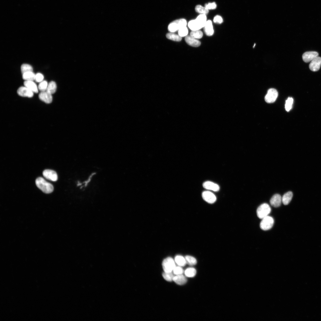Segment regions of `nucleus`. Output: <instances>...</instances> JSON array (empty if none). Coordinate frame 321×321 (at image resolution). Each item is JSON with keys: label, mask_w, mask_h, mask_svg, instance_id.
<instances>
[{"label": "nucleus", "mask_w": 321, "mask_h": 321, "mask_svg": "<svg viewBox=\"0 0 321 321\" xmlns=\"http://www.w3.org/2000/svg\"><path fill=\"white\" fill-rule=\"evenodd\" d=\"M207 21L206 15L200 14L196 19L190 21L188 26L192 31L199 30L204 27Z\"/></svg>", "instance_id": "f257e3e1"}, {"label": "nucleus", "mask_w": 321, "mask_h": 321, "mask_svg": "<svg viewBox=\"0 0 321 321\" xmlns=\"http://www.w3.org/2000/svg\"><path fill=\"white\" fill-rule=\"evenodd\" d=\"M35 183L37 187L45 193H49L53 191V185L42 177L37 178Z\"/></svg>", "instance_id": "f03ea898"}, {"label": "nucleus", "mask_w": 321, "mask_h": 321, "mask_svg": "<svg viewBox=\"0 0 321 321\" xmlns=\"http://www.w3.org/2000/svg\"><path fill=\"white\" fill-rule=\"evenodd\" d=\"M187 21L185 19L183 18L175 20L171 23L168 26V30L171 32H174L181 28L186 26L187 25Z\"/></svg>", "instance_id": "7ed1b4c3"}, {"label": "nucleus", "mask_w": 321, "mask_h": 321, "mask_svg": "<svg viewBox=\"0 0 321 321\" xmlns=\"http://www.w3.org/2000/svg\"><path fill=\"white\" fill-rule=\"evenodd\" d=\"M271 211V208L268 204L266 203H263L260 205L257 208V215L259 218L262 219L268 216Z\"/></svg>", "instance_id": "20e7f679"}, {"label": "nucleus", "mask_w": 321, "mask_h": 321, "mask_svg": "<svg viewBox=\"0 0 321 321\" xmlns=\"http://www.w3.org/2000/svg\"><path fill=\"white\" fill-rule=\"evenodd\" d=\"M162 267L164 272H172L176 267L175 261L171 257H168L163 261Z\"/></svg>", "instance_id": "39448f33"}, {"label": "nucleus", "mask_w": 321, "mask_h": 321, "mask_svg": "<svg viewBox=\"0 0 321 321\" xmlns=\"http://www.w3.org/2000/svg\"><path fill=\"white\" fill-rule=\"evenodd\" d=\"M274 222L273 218L268 215L262 219L260 223V226L262 230H267L272 228Z\"/></svg>", "instance_id": "423d86ee"}, {"label": "nucleus", "mask_w": 321, "mask_h": 321, "mask_svg": "<svg viewBox=\"0 0 321 321\" xmlns=\"http://www.w3.org/2000/svg\"><path fill=\"white\" fill-rule=\"evenodd\" d=\"M278 96V92L276 89L274 88L269 89L268 91L265 99V101L268 103L274 102Z\"/></svg>", "instance_id": "0eeeda50"}, {"label": "nucleus", "mask_w": 321, "mask_h": 321, "mask_svg": "<svg viewBox=\"0 0 321 321\" xmlns=\"http://www.w3.org/2000/svg\"><path fill=\"white\" fill-rule=\"evenodd\" d=\"M321 66V57L318 56L311 62L309 68L311 70L315 72L320 69Z\"/></svg>", "instance_id": "6e6552de"}, {"label": "nucleus", "mask_w": 321, "mask_h": 321, "mask_svg": "<svg viewBox=\"0 0 321 321\" xmlns=\"http://www.w3.org/2000/svg\"><path fill=\"white\" fill-rule=\"evenodd\" d=\"M43 176L49 180L56 181L57 180L58 176L56 173L54 171L50 169L44 170L43 173Z\"/></svg>", "instance_id": "1a4fd4ad"}, {"label": "nucleus", "mask_w": 321, "mask_h": 321, "mask_svg": "<svg viewBox=\"0 0 321 321\" xmlns=\"http://www.w3.org/2000/svg\"><path fill=\"white\" fill-rule=\"evenodd\" d=\"M17 92L19 95L23 97H31L34 95V92L25 86L20 87Z\"/></svg>", "instance_id": "9d476101"}, {"label": "nucleus", "mask_w": 321, "mask_h": 321, "mask_svg": "<svg viewBox=\"0 0 321 321\" xmlns=\"http://www.w3.org/2000/svg\"><path fill=\"white\" fill-rule=\"evenodd\" d=\"M202 196L203 199L208 203H213L216 201V196L210 191H204L203 192Z\"/></svg>", "instance_id": "9b49d317"}, {"label": "nucleus", "mask_w": 321, "mask_h": 321, "mask_svg": "<svg viewBox=\"0 0 321 321\" xmlns=\"http://www.w3.org/2000/svg\"><path fill=\"white\" fill-rule=\"evenodd\" d=\"M318 56V53L314 51H307L304 53L302 55L303 61L305 62H311L315 58Z\"/></svg>", "instance_id": "f8f14e48"}, {"label": "nucleus", "mask_w": 321, "mask_h": 321, "mask_svg": "<svg viewBox=\"0 0 321 321\" xmlns=\"http://www.w3.org/2000/svg\"><path fill=\"white\" fill-rule=\"evenodd\" d=\"M39 99L46 103H50L52 101V95L46 91L41 92L39 95Z\"/></svg>", "instance_id": "ddd939ff"}, {"label": "nucleus", "mask_w": 321, "mask_h": 321, "mask_svg": "<svg viewBox=\"0 0 321 321\" xmlns=\"http://www.w3.org/2000/svg\"><path fill=\"white\" fill-rule=\"evenodd\" d=\"M282 202V197L281 195L278 194L273 195L270 200V204L275 207H279Z\"/></svg>", "instance_id": "4468645a"}, {"label": "nucleus", "mask_w": 321, "mask_h": 321, "mask_svg": "<svg viewBox=\"0 0 321 321\" xmlns=\"http://www.w3.org/2000/svg\"><path fill=\"white\" fill-rule=\"evenodd\" d=\"M185 40L188 45L193 47H198L201 45L200 41L191 35L185 36Z\"/></svg>", "instance_id": "2eb2a0df"}, {"label": "nucleus", "mask_w": 321, "mask_h": 321, "mask_svg": "<svg viewBox=\"0 0 321 321\" xmlns=\"http://www.w3.org/2000/svg\"><path fill=\"white\" fill-rule=\"evenodd\" d=\"M203 186V187L207 190H211L214 191H217L219 190V185L213 182L207 181L204 182Z\"/></svg>", "instance_id": "dca6fc26"}, {"label": "nucleus", "mask_w": 321, "mask_h": 321, "mask_svg": "<svg viewBox=\"0 0 321 321\" xmlns=\"http://www.w3.org/2000/svg\"><path fill=\"white\" fill-rule=\"evenodd\" d=\"M204 31L205 34L208 36H211L214 33V30L212 22L211 20L207 21L204 27Z\"/></svg>", "instance_id": "f3484780"}, {"label": "nucleus", "mask_w": 321, "mask_h": 321, "mask_svg": "<svg viewBox=\"0 0 321 321\" xmlns=\"http://www.w3.org/2000/svg\"><path fill=\"white\" fill-rule=\"evenodd\" d=\"M24 85L33 92L37 93L38 92V87L33 81H25L24 82Z\"/></svg>", "instance_id": "a211bd4d"}, {"label": "nucleus", "mask_w": 321, "mask_h": 321, "mask_svg": "<svg viewBox=\"0 0 321 321\" xmlns=\"http://www.w3.org/2000/svg\"><path fill=\"white\" fill-rule=\"evenodd\" d=\"M186 277L183 274L175 275L174 277L173 281L178 285H183L187 282V279Z\"/></svg>", "instance_id": "6ab92c4d"}, {"label": "nucleus", "mask_w": 321, "mask_h": 321, "mask_svg": "<svg viewBox=\"0 0 321 321\" xmlns=\"http://www.w3.org/2000/svg\"><path fill=\"white\" fill-rule=\"evenodd\" d=\"M292 196V193L290 191H288L282 197V202L284 205H287L291 200Z\"/></svg>", "instance_id": "aec40b11"}, {"label": "nucleus", "mask_w": 321, "mask_h": 321, "mask_svg": "<svg viewBox=\"0 0 321 321\" xmlns=\"http://www.w3.org/2000/svg\"><path fill=\"white\" fill-rule=\"evenodd\" d=\"M56 83L54 81H52L48 84L46 91L52 95L56 92Z\"/></svg>", "instance_id": "412c9836"}, {"label": "nucleus", "mask_w": 321, "mask_h": 321, "mask_svg": "<svg viewBox=\"0 0 321 321\" xmlns=\"http://www.w3.org/2000/svg\"><path fill=\"white\" fill-rule=\"evenodd\" d=\"M174 261L178 266L181 267L185 266L187 263L185 257L180 255L175 257Z\"/></svg>", "instance_id": "4be33fe9"}, {"label": "nucleus", "mask_w": 321, "mask_h": 321, "mask_svg": "<svg viewBox=\"0 0 321 321\" xmlns=\"http://www.w3.org/2000/svg\"><path fill=\"white\" fill-rule=\"evenodd\" d=\"M185 276L187 277L192 278L194 277L196 273V269L193 267L187 268L184 271Z\"/></svg>", "instance_id": "5701e85b"}, {"label": "nucleus", "mask_w": 321, "mask_h": 321, "mask_svg": "<svg viewBox=\"0 0 321 321\" xmlns=\"http://www.w3.org/2000/svg\"><path fill=\"white\" fill-rule=\"evenodd\" d=\"M35 74L33 71H30L22 74L23 78L25 81H32L34 80Z\"/></svg>", "instance_id": "b1692460"}, {"label": "nucleus", "mask_w": 321, "mask_h": 321, "mask_svg": "<svg viewBox=\"0 0 321 321\" xmlns=\"http://www.w3.org/2000/svg\"><path fill=\"white\" fill-rule=\"evenodd\" d=\"M166 36L168 39L175 41L179 42L182 40L181 37L173 32L168 33Z\"/></svg>", "instance_id": "393cba45"}, {"label": "nucleus", "mask_w": 321, "mask_h": 321, "mask_svg": "<svg viewBox=\"0 0 321 321\" xmlns=\"http://www.w3.org/2000/svg\"><path fill=\"white\" fill-rule=\"evenodd\" d=\"M195 11L200 14H207L209 12V10L205 7H203L200 5H197L195 8Z\"/></svg>", "instance_id": "a878e982"}, {"label": "nucleus", "mask_w": 321, "mask_h": 321, "mask_svg": "<svg viewBox=\"0 0 321 321\" xmlns=\"http://www.w3.org/2000/svg\"><path fill=\"white\" fill-rule=\"evenodd\" d=\"M186 263L191 266L196 265L197 263V260L194 257L189 256H186L185 257Z\"/></svg>", "instance_id": "bb28decb"}, {"label": "nucleus", "mask_w": 321, "mask_h": 321, "mask_svg": "<svg viewBox=\"0 0 321 321\" xmlns=\"http://www.w3.org/2000/svg\"><path fill=\"white\" fill-rule=\"evenodd\" d=\"M21 70L23 74L26 72L33 71V69L31 65L27 64H23L21 66Z\"/></svg>", "instance_id": "cd10ccee"}, {"label": "nucleus", "mask_w": 321, "mask_h": 321, "mask_svg": "<svg viewBox=\"0 0 321 321\" xmlns=\"http://www.w3.org/2000/svg\"><path fill=\"white\" fill-rule=\"evenodd\" d=\"M162 276L166 280L168 281H173V279L174 276L173 272H164L162 274Z\"/></svg>", "instance_id": "c85d7f7f"}, {"label": "nucleus", "mask_w": 321, "mask_h": 321, "mask_svg": "<svg viewBox=\"0 0 321 321\" xmlns=\"http://www.w3.org/2000/svg\"><path fill=\"white\" fill-rule=\"evenodd\" d=\"M190 35L196 39L201 38L203 36L202 32L199 30L192 31L190 33Z\"/></svg>", "instance_id": "c756f323"}, {"label": "nucleus", "mask_w": 321, "mask_h": 321, "mask_svg": "<svg viewBox=\"0 0 321 321\" xmlns=\"http://www.w3.org/2000/svg\"><path fill=\"white\" fill-rule=\"evenodd\" d=\"M293 103V99L292 98L289 97L286 101L285 108L287 111H289L291 109Z\"/></svg>", "instance_id": "7c9ffc66"}, {"label": "nucleus", "mask_w": 321, "mask_h": 321, "mask_svg": "<svg viewBox=\"0 0 321 321\" xmlns=\"http://www.w3.org/2000/svg\"><path fill=\"white\" fill-rule=\"evenodd\" d=\"M188 33V30L186 26L181 28L178 31V34L181 37L186 36Z\"/></svg>", "instance_id": "2f4dec72"}, {"label": "nucleus", "mask_w": 321, "mask_h": 321, "mask_svg": "<svg viewBox=\"0 0 321 321\" xmlns=\"http://www.w3.org/2000/svg\"><path fill=\"white\" fill-rule=\"evenodd\" d=\"M48 84L46 81H43L40 82L38 86V89L41 92L46 91Z\"/></svg>", "instance_id": "473e14b6"}, {"label": "nucleus", "mask_w": 321, "mask_h": 321, "mask_svg": "<svg viewBox=\"0 0 321 321\" xmlns=\"http://www.w3.org/2000/svg\"><path fill=\"white\" fill-rule=\"evenodd\" d=\"M173 273L175 275L182 274L184 273V271L181 266H176L174 269Z\"/></svg>", "instance_id": "72a5a7b5"}, {"label": "nucleus", "mask_w": 321, "mask_h": 321, "mask_svg": "<svg viewBox=\"0 0 321 321\" xmlns=\"http://www.w3.org/2000/svg\"><path fill=\"white\" fill-rule=\"evenodd\" d=\"M208 10H213L216 8L217 5L215 2L206 4L204 6Z\"/></svg>", "instance_id": "f704fd0d"}, {"label": "nucleus", "mask_w": 321, "mask_h": 321, "mask_svg": "<svg viewBox=\"0 0 321 321\" xmlns=\"http://www.w3.org/2000/svg\"><path fill=\"white\" fill-rule=\"evenodd\" d=\"M44 78L43 75L40 73H38L35 74L34 80L37 82H40L43 81Z\"/></svg>", "instance_id": "c9c22d12"}, {"label": "nucleus", "mask_w": 321, "mask_h": 321, "mask_svg": "<svg viewBox=\"0 0 321 321\" xmlns=\"http://www.w3.org/2000/svg\"><path fill=\"white\" fill-rule=\"evenodd\" d=\"M213 21L215 23L221 24L223 22V19L221 16L217 15L214 17Z\"/></svg>", "instance_id": "e433bc0d"}]
</instances>
